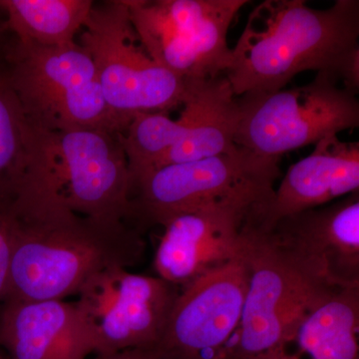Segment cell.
<instances>
[{
    "mask_svg": "<svg viewBox=\"0 0 359 359\" xmlns=\"http://www.w3.org/2000/svg\"><path fill=\"white\" fill-rule=\"evenodd\" d=\"M359 192V143L325 137L313 152L292 165L259 216L268 226L276 219L330 204Z\"/></svg>",
    "mask_w": 359,
    "mask_h": 359,
    "instance_id": "16",
    "label": "cell"
},
{
    "mask_svg": "<svg viewBox=\"0 0 359 359\" xmlns=\"http://www.w3.org/2000/svg\"><path fill=\"white\" fill-rule=\"evenodd\" d=\"M179 287L159 276L112 268L92 278L78 294L93 335L94 354L158 348Z\"/></svg>",
    "mask_w": 359,
    "mask_h": 359,
    "instance_id": "10",
    "label": "cell"
},
{
    "mask_svg": "<svg viewBox=\"0 0 359 359\" xmlns=\"http://www.w3.org/2000/svg\"><path fill=\"white\" fill-rule=\"evenodd\" d=\"M237 120V97L226 78L204 80L199 113L192 127L153 171L233 152L238 147L235 143Z\"/></svg>",
    "mask_w": 359,
    "mask_h": 359,
    "instance_id": "17",
    "label": "cell"
},
{
    "mask_svg": "<svg viewBox=\"0 0 359 359\" xmlns=\"http://www.w3.org/2000/svg\"><path fill=\"white\" fill-rule=\"evenodd\" d=\"M28 166V122L20 101L0 69V216L25 185Z\"/></svg>",
    "mask_w": 359,
    "mask_h": 359,
    "instance_id": "20",
    "label": "cell"
},
{
    "mask_svg": "<svg viewBox=\"0 0 359 359\" xmlns=\"http://www.w3.org/2000/svg\"><path fill=\"white\" fill-rule=\"evenodd\" d=\"M318 73L304 86L237 97L235 143L255 154L282 159L285 153L359 125L356 92Z\"/></svg>",
    "mask_w": 359,
    "mask_h": 359,
    "instance_id": "8",
    "label": "cell"
},
{
    "mask_svg": "<svg viewBox=\"0 0 359 359\" xmlns=\"http://www.w3.org/2000/svg\"><path fill=\"white\" fill-rule=\"evenodd\" d=\"M1 217L11 236L4 301H63L104 271L135 266L145 252L130 224L100 223L60 204L25 205Z\"/></svg>",
    "mask_w": 359,
    "mask_h": 359,
    "instance_id": "2",
    "label": "cell"
},
{
    "mask_svg": "<svg viewBox=\"0 0 359 359\" xmlns=\"http://www.w3.org/2000/svg\"><path fill=\"white\" fill-rule=\"evenodd\" d=\"M4 359H86L93 335L76 302L4 301L0 306Z\"/></svg>",
    "mask_w": 359,
    "mask_h": 359,
    "instance_id": "13",
    "label": "cell"
},
{
    "mask_svg": "<svg viewBox=\"0 0 359 359\" xmlns=\"http://www.w3.org/2000/svg\"><path fill=\"white\" fill-rule=\"evenodd\" d=\"M9 84L26 120L45 130L105 128L120 133L103 96L93 59L76 41L58 47L11 39Z\"/></svg>",
    "mask_w": 359,
    "mask_h": 359,
    "instance_id": "5",
    "label": "cell"
},
{
    "mask_svg": "<svg viewBox=\"0 0 359 359\" xmlns=\"http://www.w3.org/2000/svg\"><path fill=\"white\" fill-rule=\"evenodd\" d=\"M263 207L216 204L165 219L156 250L158 276L184 287L212 269L245 256L252 215Z\"/></svg>",
    "mask_w": 359,
    "mask_h": 359,
    "instance_id": "12",
    "label": "cell"
},
{
    "mask_svg": "<svg viewBox=\"0 0 359 359\" xmlns=\"http://www.w3.org/2000/svg\"><path fill=\"white\" fill-rule=\"evenodd\" d=\"M79 44L93 59L120 134L137 115L169 114L185 102V82L149 55L132 25L126 0L94 4Z\"/></svg>",
    "mask_w": 359,
    "mask_h": 359,
    "instance_id": "6",
    "label": "cell"
},
{
    "mask_svg": "<svg viewBox=\"0 0 359 359\" xmlns=\"http://www.w3.org/2000/svg\"><path fill=\"white\" fill-rule=\"evenodd\" d=\"M359 1L314 9L304 0H266L250 13L226 72L233 95L285 89L304 71L359 88Z\"/></svg>",
    "mask_w": 359,
    "mask_h": 359,
    "instance_id": "1",
    "label": "cell"
},
{
    "mask_svg": "<svg viewBox=\"0 0 359 359\" xmlns=\"http://www.w3.org/2000/svg\"><path fill=\"white\" fill-rule=\"evenodd\" d=\"M203 81L187 83L188 94L178 119H171L168 113L139 114L126 131L119 135L132 182L153 171L162 158L188 133L199 113Z\"/></svg>",
    "mask_w": 359,
    "mask_h": 359,
    "instance_id": "19",
    "label": "cell"
},
{
    "mask_svg": "<svg viewBox=\"0 0 359 359\" xmlns=\"http://www.w3.org/2000/svg\"><path fill=\"white\" fill-rule=\"evenodd\" d=\"M141 43L187 82L212 79L231 63L228 32L247 0H126Z\"/></svg>",
    "mask_w": 359,
    "mask_h": 359,
    "instance_id": "9",
    "label": "cell"
},
{
    "mask_svg": "<svg viewBox=\"0 0 359 359\" xmlns=\"http://www.w3.org/2000/svg\"><path fill=\"white\" fill-rule=\"evenodd\" d=\"M11 261V236L6 222L0 216V306L6 297L7 278ZM0 359H4L0 351Z\"/></svg>",
    "mask_w": 359,
    "mask_h": 359,
    "instance_id": "21",
    "label": "cell"
},
{
    "mask_svg": "<svg viewBox=\"0 0 359 359\" xmlns=\"http://www.w3.org/2000/svg\"><path fill=\"white\" fill-rule=\"evenodd\" d=\"M93 6L91 0H0V11L13 39L44 47L75 42Z\"/></svg>",
    "mask_w": 359,
    "mask_h": 359,
    "instance_id": "18",
    "label": "cell"
},
{
    "mask_svg": "<svg viewBox=\"0 0 359 359\" xmlns=\"http://www.w3.org/2000/svg\"><path fill=\"white\" fill-rule=\"evenodd\" d=\"M8 35H11L7 30L6 21L0 20V69L6 66L7 50L11 40H8Z\"/></svg>",
    "mask_w": 359,
    "mask_h": 359,
    "instance_id": "23",
    "label": "cell"
},
{
    "mask_svg": "<svg viewBox=\"0 0 359 359\" xmlns=\"http://www.w3.org/2000/svg\"><path fill=\"white\" fill-rule=\"evenodd\" d=\"M119 135L28 122L27 173L15 202L56 203L100 223L130 224L132 179Z\"/></svg>",
    "mask_w": 359,
    "mask_h": 359,
    "instance_id": "3",
    "label": "cell"
},
{
    "mask_svg": "<svg viewBox=\"0 0 359 359\" xmlns=\"http://www.w3.org/2000/svg\"><path fill=\"white\" fill-rule=\"evenodd\" d=\"M249 280L245 252L182 289L158 346L161 359H221L240 325Z\"/></svg>",
    "mask_w": 359,
    "mask_h": 359,
    "instance_id": "11",
    "label": "cell"
},
{
    "mask_svg": "<svg viewBox=\"0 0 359 359\" xmlns=\"http://www.w3.org/2000/svg\"><path fill=\"white\" fill-rule=\"evenodd\" d=\"M250 233L304 294L359 287V192Z\"/></svg>",
    "mask_w": 359,
    "mask_h": 359,
    "instance_id": "7",
    "label": "cell"
},
{
    "mask_svg": "<svg viewBox=\"0 0 359 359\" xmlns=\"http://www.w3.org/2000/svg\"><path fill=\"white\" fill-rule=\"evenodd\" d=\"M280 160L247 149L170 165L132 182L130 226L141 231L177 212L216 204L269 205Z\"/></svg>",
    "mask_w": 359,
    "mask_h": 359,
    "instance_id": "4",
    "label": "cell"
},
{
    "mask_svg": "<svg viewBox=\"0 0 359 359\" xmlns=\"http://www.w3.org/2000/svg\"><path fill=\"white\" fill-rule=\"evenodd\" d=\"M94 359H161L158 348H134L118 353L96 354Z\"/></svg>",
    "mask_w": 359,
    "mask_h": 359,
    "instance_id": "22",
    "label": "cell"
},
{
    "mask_svg": "<svg viewBox=\"0 0 359 359\" xmlns=\"http://www.w3.org/2000/svg\"><path fill=\"white\" fill-rule=\"evenodd\" d=\"M250 280L237 332L221 359H271L292 304L304 297L271 254L248 235Z\"/></svg>",
    "mask_w": 359,
    "mask_h": 359,
    "instance_id": "15",
    "label": "cell"
},
{
    "mask_svg": "<svg viewBox=\"0 0 359 359\" xmlns=\"http://www.w3.org/2000/svg\"><path fill=\"white\" fill-rule=\"evenodd\" d=\"M271 359H359V287L295 301Z\"/></svg>",
    "mask_w": 359,
    "mask_h": 359,
    "instance_id": "14",
    "label": "cell"
}]
</instances>
